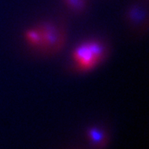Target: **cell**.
<instances>
[{
  "label": "cell",
  "instance_id": "cell-1",
  "mask_svg": "<svg viewBox=\"0 0 149 149\" xmlns=\"http://www.w3.org/2000/svg\"><path fill=\"white\" fill-rule=\"evenodd\" d=\"M108 52L107 46L102 41L97 39H88L74 48L71 59L78 72H88L105 60Z\"/></svg>",
  "mask_w": 149,
  "mask_h": 149
},
{
  "label": "cell",
  "instance_id": "cell-2",
  "mask_svg": "<svg viewBox=\"0 0 149 149\" xmlns=\"http://www.w3.org/2000/svg\"><path fill=\"white\" fill-rule=\"evenodd\" d=\"M42 37L41 53L52 55L60 51L66 42V31L53 22H42L37 26Z\"/></svg>",
  "mask_w": 149,
  "mask_h": 149
},
{
  "label": "cell",
  "instance_id": "cell-3",
  "mask_svg": "<svg viewBox=\"0 0 149 149\" xmlns=\"http://www.w3.org/2000/svg\"><path fill=\"white\" fill-rule=\"evenodd\" d=\"M86 135L94 149H104L109 142L107 133L100 126H93L88 127Z\"/></svg>",
  "mask_w": 149,
  "mask_h": 149
},
{
  "label": "cell",
  "instance_id": "cell-4",
  "mask_svg": "<svg viewBox=\"0 0 149 149\" xmlns=\"http://www.w3.org/2000/svg\"><path fill=\"white\" fill-rule=\"evenodd\" d=\"M24 40L30 47H31L35 51L42 52V37L37 26L29 28L24 32Z\"/></svg>",
  "mask_w": 149,
  "mask_h": 149
},
{
  "label": "cell",
  "instance_id": "cell-5",
  "mask_svg": "<svg viewBox=\"0 0 149 149\" xmlns=\"http://www.w3.org/2000/svg\"><path fill=\"white\" fill-rule=\"evenodd\" d=\"M128 22L133 25H139L143 24L144 19L146 18V10L141 6L133 5L128 9L127 12Z\"/></svg>",
  "mask_w": 149,
  "mask_h": 149
},
{
  "label": "cell",
  "instance_id": "cell-6",
  "mask_svg": "<svg viewBox=\"0 0 149 149\" xmlns=\"http://www.w3.org/2000/svg\"><path fill=\"white\" fill-rule=\"evenodd\" d=\"M63 1L70 10L76 13L84 12L87 6V0H63Z\"/></svg>",
  "mask_w": 149,
  "mask_h": 149
}]
</instances>
